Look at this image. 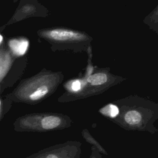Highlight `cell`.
Here are the masks:
<instances>
[{
  "label": "cell",
  "mask_w": 158,
  "mask_h": 158,
  "mask_svg": "<svg viewBox=\"0 0 158 158\" xmlns=\"http://www.w3.org/2000/svg\"><path fill=\"white\" fill-rule=\"evenodd\" d=\"M81 143L70 140L45 148L25 158H81Z\"/></svg>",
  "instance_id": "3957f363"
},
{
  "label": "cell",
  "mask_w": 158,
  "mask_h": 158,
  "mask_svg": "<svg viewBox=\"0 0 158 158\" xmlns=\"http://www.w3.org/2000/svg\"><path fill=\"white\" fill-rule=\"evenodd\" d=\"M72 118L67 115L55 112H38L25 114L14 122V129L18 132L46 133L71 127Z\"/></svg>",
  "instance_id": "7a4b0ae2"
},
{
  "label": "cell",
  "mask_w": 158,
  "mask_h": 158,
  "mask_svg": "<svg viewBox=\"0 0 158 158\" xmlns=\"http://www.w3.org/2000/svg\"><path fill=\"white\" fill-rule=\"evenodd\" d=\"M103 117L127 131L155 134L158 128L157 104L138 98H129L109 103L99 109Z\"/></svg>",
  "instance_id": "6da1fadb"
},
{
  "label": "cell",
  "mask_w": 158,
  "mask_h": 158,
  "mask_svg": "<svg viewBox=\"0 0 158 158\" xmlns=\"http://www.w3.org/2000/svg\"><path fill=\"white\" fill-rule=\"evenodd\" d=\"M81 136L83 139L91 146H94L101 154H104L106 156L108 155V152L100 144V143L91 135L90 132L87 128H84L81 131Z\"/></svg>",
  "instance_id": "8992f818"
},
{
  "label": "cell",
  "mask_w": 158,
  "mask_h": 158,
  "mask_svg": "<svg viewBox=\"0 0 158 158\" xmlns=\"http://www.w3.org/2000/svg\"><path fill=\"white\" fill-rule=\"evenodd\" d=\"M6 112H7L6 110H4L2 101L0 99V121H1L2 119L4 118V114H6Z\"/></svg>",
  "instance_id": "30bf717a"
},
{
  "label": "cell",
  "mask_w": 158,
  "mask_h": 158,
  "mask_svg": "<svg viewBox=\"0 0 158 158\" xmlns=\"http://www.w3.org/2000/svg\"><path fill=\"white\" fill-rule=\"evenodd\" d=\"M43 36L54 41H80L85 38L82 33L65 29H53L43 32Z\"/></svg>",
  "instance_id": "277c9868"
},
{
  "label": "cell",
  "mask_w": 158,
  "mask_h": 158,
  "mask_svg": "<svg viewBox=\"0 0 158 158\" xmlns=\"http://www.w3.org/2000/svg\"><path fill=\"white\" fill-rule=\"evenodd\" d=\"M2 40H3V38H2V36L0 34V43H1V41H2Z\"/></svg>",
  "instance_id": "8fae6325"
},
{
  "label": "cell",
  "mask_w": 158,
  "mask_h": 158,
  "mask_svg": "<svg viewBox=\"0 0 158 158\" xmlns=\"http://www.w3.org/2000/svg\"><path fill=\"white\" fill-rule=\"evenodd\" d=\"M107 76L104 73H97L89 76L87 81L92 86H98L104 85L107 81Z\"/></svg>",
  "instance_id": "52a82bcc"
},
{
  "label": "cell",
  "mask_w": 158,
  "mask_h": 158,
  "mask_svg": "<svg viewBox=\"0 0 158 158\" xmlns=\"http://www.w3.org/2000/svg\"><path fill=\"white\" fill-rule=\"evenodd\" d=\"M89 158H103L102 154L99 151L94 147L91 146V153Z\"/></svg>",
  "instance_id": "9c48e42d"
},
{
  "label": "cell",
  "mask_w": 158,
  "mask_h": 158,
  "mask_svg": "<svg viewBox=\"0 0 158 158\" xmlns=\"http://www.w3.org/2000/svg\"><path fill=\"white\" fill-rule=\"evenodd\" d=\"M9 46L15 54L22 56L28 49V41L25 39H14L10 41Z\"/></svg>",
  "instance_id": "5b68a950"
},
{
  "label": "cell",
  "mask_w": 158,
  "mask_h": 158,
  "mask_svg": "<svg viewBox=\"0 0 158 158\" xmlns=\"http://www.w3.org/2000/svg\"><path fill=\"white\" fill-rule=\"evenodd\" d=\"M70 91L72 93H78L80 92L81 88V83L80 81L76 80H74L70 86Z\"/></svg>",
  "instance_id": "ba28073f"
}]
</instances>
